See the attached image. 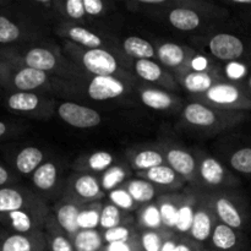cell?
<instances>
[{
	"instance_id": "1",
	"label": "cell",
	"mask_w": 251,
	"mask_h": 251,
	"mask_svg": "<svg viewBox=\"0 0 251 251\" xmlns=\"http://www.w3.org/2000/svg\"><path fill=\"white\" fill-rule=\"evenodd\" d=\"M181 117L189 125L200 129H226L245 119L244 112L221 110L199 100L186 104Z\"/></svg>"
},
{
	"instance_id": "2",
	"label": "cell",
	"mask_w": 251,
	"mask_h": 251,
	"mask_svg": "<svg viewBox=\"0 0 251 251\" xmlns=\"http://www.w3.org/2000/svg\"><path fill=\"white\" fill-rule=\"evenodd\" d=\"M48 73L0 59V87L14 92H34L48 82Z\"/></svg>"
},
{
	"instance_id": "3",
	"label": "cell",
	"mask_w": 251,
	"mask_h": 251,
	"mask_svg": "<svg viewBox=\"0 0 251 251\" xmlns=\"http://www.w3.org/2000/svg\"><path fill=\"white\" fill-rule=\"evenodd\" d=\"M200 98H203L205 104L227 112H244L251 109V97L247 91L232 82L218 81L205 95L200 96Z\"/></svg>"
},
{
	"instance_id": "4",
	"label": "cell",
	"mask_w": 251,
	"mask_h": 251,
	"mask_svg": "<svg viewBox=\"0 0 251 251\" xmlns=\"http://www.w3.org/2000/svg\"><path fill=\"white\" fill-rule=\"evenodd\" d=\"M208 48L215 58L226 63L240 60L248 51L245 42L240 37L230 33H218L212 36L208 42Z\"/></svg>"
},
{
	"instance_id": "5",
	"label": "cell",
	"mask_w": 251,
	"mask_h": 251,
	"mask_svg": "<svg viewBox=\"0 0 251 251\" xmlns=\"http://www.w3.org/2000/svg\"><path fill=\"white\" fill-rule=\"evenodd\" d=\"M60 119L77 129H90L100 124L102 117L97 110L74 102H64L58 107Z\"/></svg>"
},
{
	"instance_id": "6",
	"label": "cell",
	"mask_w": 251,
	"mask_h": 251,
	"mask_svg": "<svg viewBox=\"0 0 251 251\" xmlns=\"http://www.w3.org/2000/svg\"><path fill=\"white\" fill-rule=\"evenodd\" d=\"M215 215L221 223L238 230L242 229L247 222L245 207L235 199L227 195H220L211 201Z\"/></svg>"
},
{
	"instance_id": "7",
	"label": "cell",
	"mask_w": 251,
	"mask_h": 251,
	"mask_svg": "<svg viewBox=\"0 0 251 251\" xmlns=\"http://www.w3.org/2000/svg\"><path fill=\"white\" fill-rule=\"evenodd\" d=\"M47 240L43 232L20 234L0 230V251H46Z\"/></svg>"
},
{
	"instance_id": "8",
	"label": "cell",
	"mask_w": 251,
	"mask_h": 251,
	"mask_svg": "<svg viewBox=\"0 0 251 251\" xmlns=\"http://www.w3.org/2000/svg\"><path fill=\"white\" fill-rule=\"evenodd\" d=\"M81 64L95 76H113L119 70L117 58L105 49H87L81 54Z\"/></svg>"
},
{
	"instance_id": "9",
	"label": "cell",
	"mask_w": 251,
	"mask_h": 251,
	"mask_svg": "<svg viewBox=\"0 0 251 251\" xmlns=\"http://www.w3.org/2000/svg\"><path fill=\"white\" fill-rule=\"evenodd\" d=\"M41 199L24 188L5 186L0 188V218L9 213L22 211L36 205Z\"/></svg>"
},
{
	"instance_id": "10",
	"label": "cell",
	"mask_w": 251,
	"mask_h": 251,
	"mask_svg": "<svg viewBox=\"0 0 251 251\" xmlns=\"http://www.w3.org/2000/svg\"><path fill=\"white\" fill-rule=\"evenodd\" d=\"M167 164L185 181L196 183L199 179V164L195 157L186 150L171 147L164 151Z\"/></svg>"
},
{
	"instance_id": "11",
	"label": "cell",
	"mask_w": 251,
	"mask_h": 251,
	"mask_svg": "<svg viewBox=\"0 0 251 251\" xmlns=\"http://www.w3.org/2000/svg\"><path fill=\"white\" fill-rule=\"evenodd\" d=\"M126 90L125 82L117 76H93L87 93L93 100H109L123 96Z\"/></svg>"
},
{
	"instance_id": "12",
	"label": "cell",
	"mask_w": 251,
	"mask_h": 251,
	"mask_svg": "<svg viewBox=\"0 0 251 251\" xmlns=\"http://www.w3.org/2000/svg\"><path fill=\"white\" fill-rule=\"evenodd\" d=\"M215 227V211L212 208V203L211 201H201L198 203L193 226L189 232L190 238L196 243L206 242L211 238Z\"/></svg>"
},
{
	"instance_id": "13",
	"label": "cell",
	"mask_w": 251,
	"mask_h": 251,
	"mask_svg": "<svg viewBox=\"0 0 251 251\" xmlns=\"http://www.w3.org/2000/svg\"><path fill=\"white\" fill-rule=\"evenodd\" d=\"M157 58L164 66L173 70H181V74L188 73L189 63L194 53L189 48L176 43H163L157 48Z\"/></svg>"
},
{
	"instance_id": "14",
	"label": "cell",
	"mask_w": 251,
	"mask_h": 251,
	"mask_svg": "<svg viewBox=\"0 0 251 251\" xmlns=\"http://www.w3.org/2000/svg\"><path fill=\"white\" fill-rule=\"evenodd\" d=\"M199 178L211 188L234 183L233 176L228 174L221 162L213 157H203L199 163Z\"/></svg>"
},
{
	"instance_id": "15",
	"label": "cell",
	"mask_w": 251,
	"mask_h": 251,
	"mask_svg": "<svg viewBox=\"0 0 251 251\" xmlns=\"http://www.w3.org/2000/svg\"><path fill=\"white\" fill-rule=\"evenodd\" d=\"M135 71L142 80L151 83H158V85L168 87L173 90L176 87L173 77L168 73L162 69L158 63L150 59H144V60H137L135 63Z\"/></svg>"
},
{
	"instance_id": "16",
	"label": "cell",
	"mask_w": 251,
	"mask_h": 251,
	"mask_svg": "<svg viewBox=\"0 0 251 251\" xmlns=\"http://www.w3.org/2000/svg\"><path fill=\"white\" fill-rule=\"evenodd\" d=\"M43 103V98L34 92H12L6 97L7 109L19 114H36Z\"/></svg>"
},
{
	"instance_id": "17",
	"label": "cell",
	"mask_w": 251,
	"mask_h": 251,
	"mask_svg": "<svg viewBox=\"0 0 251 251\" xmlns=\"http://www.w3.org/2000/svg\"><path fill=\"white\" fill-rule=\"evenodd\" d=\"M82 206L78 203L74 202V201H65L59 206L56 210L55 221L61 228L64 233L68 235L69 238H74L78 232H80V227H78V215Z\"/></svg>"
},
{
	"instance_id": "18",
	"label": "cell",
	"mask_w": 251,
	"mask_h": 251,
	"mask_svg": "<svg viewBox=\"0 0 251 251\" xmlns=\"http://www.w3.org/2000/svg\"><path fill=\"white\" fill-rule=\"evenodd\" d=\"M139 176L150 181L153 185L169 186V188H178L179 185L183 184V181H185L168 164H162V166L154 167L146 172H140Z\"/></svg>"
},
{
	"instance_id": "19",
	"label": "cell",
	"mask_w": 251,
	"mask_h": 251,
	"mask_svg": "<svg viewBox=\"0 0 251 251\" xmlns=\"http://www.w3.org/2000/svg\"><path fill=\"white\" fill-rule=\"evenodd\" d=\"M217 82V78L211 73L188 71V73H184L180 75V83L188 92L193 93V95H205Z\"/></svg>"
},
{
	"instance_id": "20",
	"label": "cell",
	"mask_w": 251,
	"mask_h": 251,
	"mask_svg": "<svg viewBox=\"0 0 251 251\" xmlns=\"http://www.w3.org/2000/svg\"><path fill=\"white\" fill-rule=\"evenodd\" d=\"M213 247L220 251H239L240 245V235L238 230L217 223L211 235Z\"/></svg>"
},
{
	"instance_id": "21",
	"label": "cell",
	"mask_w": 251,
	"mask_h": 251,
	"mask_svg": "<svg viewBox=\"0 0 251 251\" xmlns=\"http://www.w3.org/2000/svg\"><path fill=\"white\" fill-rule=\"evenodd\" d=\"M44 153L41 149L27 146L22 149L15 157V168L24 176L33 174L36 169L43 163Z\"/></svg>"
},
{
	"instance_id": "22",
	"label": "cell",
	"mask_w": 251,
	"mask_h": 251,
	"mask_svg": "<svg viewBox=\"0 0 251 251\" xmlns=\"http://www.w3.org/2000/svg\"><path fill=\"white\" fill-rule=\"evenodd\" d=\"M73 189L76 195L86 201L97 200L104 195L100 181L91 174H81L74 180Z\"/></svg>"
},
{
	"instance_id": "23",
	"label": "cell",
	"mask_w": 251,
	"mask_h": 251,
	"mask_svg": "<svg viewBox=\"0 0 251 251\" xmlns=\"http://www.w3.org/2000/svg\"><path fill=\"white\" fill-rule=\"evenodd\" d=\"M168 21L174 28L180 31H193L200 26L201 17L199 12L189 7H176L168 14Z\"/></svg>"
},
{
	"instance_id": "24",
	"label": "cell",
	"mask_w": 251,
	"mask_h": 251,
	"mask_svg": "<svg viewBox=\"0 0 251 251\" xmlns=\"http://www.w3.org/2000/svg\"><path fill=\"white\" fill-rule=\"evenodd\" d=\"M140 100L146 107L154 110H168L176 103L172 95L158 88L144 87L140 91Z\"/></svg>"
},
{
	"instance_id": "25",
	"label": "cell",
	"mask_w": 251,
	"mask_h": 251,
	"mask_svg": "<svg viewBox=\"0 0 251 251\" xmlns=\"http://www.w3.org/2000/svg\"><path fill=\"white\" fill-rule=\"evenodd\" d=\"M46 227L47 233L44 235H46L47 247L49 248V251H75L70 238L61 230L58 223L55 225L49 216L47 218Z\"/></svg>"
},
{
	"instance_id": "26",
	"label": "cell",
	"mask_w": 251,
	"mask_h": 251,
	"mask_svg": "<svg viewBox=\"0 0 251 251\" xmlns=\"http://www.w3.org/2000/svg\"><path fill=\"white\" fill-rule=\"evenodd\" d=\"M75 251H107L102 234L97 229L80 230L71 238Z\"/></svg>"
},
{
	"instance_id": "27",
	"label": "cell",
	"mask_w": 251,
	"mask_h": 251,
	"mask_svg": "<svg viewBox=\"0 0 251 251\" xmlns=\"http://www.w3.org/2000/svg\"><path fill=\"white\" fill-rule=\"evenodd\" d=\"M58 180V168L53 162H44L32 174V183L39 191H50Z\"/></svg>"
},
{
	"instance_id": "28",
	"label": "cell",
	"mask_w": 251,
	"mask_h": 251,
	"mask_svg": "<svg viewBox=\"0 0 251 251\" xmlns=\"http://www.w3.org/2000/svg\"><path fill=\"white\" fill-rule=\"evenodd\" d=\"M198 203L195 196H185L179 200L178 218H176V232L181 233V234L190 232Z\"/></svg>"
},
{
	"instance_id": "29",
	"label": "cell",
	"mask_w": 251,
	"mask_h": 251,
	"mask_svg": "<svg viewBox=\"0 0 251 251\" xmlns=\"http://www.w3.org/2000/svg\"><path fill=\"white\" fill-rule=\"evenodd\" d=\"M123 48L127 55L132 56L137 60H144V59L151 60L156 55L154 47L149 41L137 36L126 37L123 42Z\"/></svg>"
},
{
	"instance_id": "30",
	"label": "cell",
	"mask_w": 251,
	"mask_h": 251,
	"mask_svg": "<svg viewBox=\"0 0 251 251\" xmlns=\"http://www.w3.org/2000/svg\"><path fill=\"white\" fill-rule=\"evenodd\" d=\"M64 34L73 42L81 44L88 49H98L102 46L100 37L85 27L69 25L64 28Z\"/></svg>"
},
{
	"instance_id": "31",
	"label": "cell",
	"mask_w": 251,
	"mask_h": 251,
	"mask_svg": "<svg viewBox=\"0 0 251 251\" xmlns=\"http://www.w3.org/2000/svg\"><path fill=\"white\" fill-rule=\"evenodd\" d=\"M164 161H166L164 154H162L161 152L156 150H142L132 154L131 167L140 173L162 166L164 164Z\"/></svg>"
},
{
	"instance_id": "32",
	"label": "cell",
	"mask_w": 251,
	"mask_h": 251,
	"mask_svg": "<svg viewBox=\"0 0 251 251\" xmlns=\"http://www.w3.org/2000/svg\"><path fill=\"white\" fill-rule=\"evenodd\" d=\"M136 203L150 202L156 196V186L145 179H132L125 186Z\"/></svg>"
},
{
	"instance_id": "33",
	"label": "cell",
	"mask_w": 251,
	"mask_h": 251,
	"mask_svg": "<svg viewBox=\"0 0 251 251\" xmlns=\"http://www.w3.org/2000/svg\"><path fill=\"white\" fill-rule=\"evenodd\" d=\"M157 205H158L159 213H161L163 227L168 228V229H173V228L176 229L179 201L173 198H169V196H164L158 201Z\"/></svg>"
},
{
	"instance_id": "34",
	"label": "cell",
	"mask_w": 251,
	"mask_h": 251,
	"mask_svg": "<svg viewBox=\"0 0 251 251\" xmlns=\"http://www.w3.org/2000/svg\"><path fill=\"white\" fill-rule=\"evenodd\" d=\"M114 157L107 151H97L88 154L83 159L82 167L92 172H105L112 167Z\"/></svg>"
},
{
	"instance_id": "35",
	"label": "cell",
	"mask_w": 251,
	"mask_h": 251,
	"mask_svg": "<svg viewBox=\"0 0 251 251\" xmlns=\"http://www.w3.org/2000/svg\"><path fill=\"white\" fill-rule=\"evenodd\" d=\"M139 221L140 225L147 228V230H161L163 227L158 205L154 203H150L142 208L139 215Z\"/></svg>"
},
{
	"instance_id": "36",
	"label": "cell",
	"mask_w": 251,
	"mask_h": 251,
	"mask_svg": "<svg viewBox=\"0 0 251 251\" xmlns=\"http://www.w3.org/2000/svg\"><path fill=\"white\" fill-rule=\"evenodd\" d=\"M22 36V29L10 17L0 15V44L17 42Z\"/></svg>"
},
{
	"instance_id": "37",
	"label": "cell",
	"mask_w": 251,
	"mask_h": 251,
	"mask_svg": "<svg viewBox=\"0 0 251 251\" xmlns=\"http://www.w3.org/2000/svg\"><path fill=\"white\" fill-rule=\"evenodd\" d=\"M126 169L123 166H112L103 173L100 179V185L105 191H112L118 189V186L126 178Z\"/></svg>"
},
{
	"instance_id": "38",
	"label": "cell",
	"mask_w": 251,
	"mask_h": 251,
	"mask_svg": "<svg viewBox=\"0 0 251 251\" xmlns=\"http://www.w3.org/2000/svg\"><path fill=\"white\" fill-rule=\"evenodd\" d=\"M100 211L102 208L100 207V205H91L88 207L81 208L77 220L80 230L96 229L100 226Z\"/></svg>"
},
{
	"instance_id": "39",
	"label": "cell",
	"mask_w": 251,
	"mask_h": 251,
	"mask_svg": "<svg viewBox=\"0 0 251 251\" xmlns=\"http://www.w3.org/2000/svg\"><path fill=\"white\" fill-rule=\"evenodd\" d=\"M229 164L238 173L251 176V147H242L233 152L229 157Z\"/></svg>"
},
{
	"instance_id": "40",
	"label": "cell",
	"mask_w": 251,
	"mask_h": 251,
	"mask_svg": "<svg viewBox=\"0 0 251 251\" xmlns=\"http://www.w3.org/2000/svg\"><path fill=\"white\" fill-rule=\"evenodd\" d=\"M122 222V211L113 203H107L100 211V227L104 230L119 227Z\"/></svg>"
},
{
	"instance_id": "41",
	"label": "cell",
	"mask_w": 251,
	"mask_h": 251,
	"mask_svg": "<svg viewBox=\"0 0 251 251\" xmlns=\"http://www.w3.org/2000/svg\"><path fill=\"white\" fill-rule=\"evenodd\" d=\"M167 239L163 230H146L141 234L140 243L144 251H161Z\"/></svg>"
},
{
	"instance_id": "42",
	"label": "cell",
	"mask_w": 251,
	"mask_h": 251,
	"mask_svg": "<svg viewBox=\"0 0 251 251\" xmlns=\"http://www.w3.org/2000/svg\"><path fill=\"white\" fill-rule=\"evenodd\" d=\"M108 196H109L110 203L117 206L119 210H125V211L134 210L135 205H136L135 200L131 198L129 191H127L125 188L114 189V190L109 191V195Z\"/></svg>"
},
{
	"instance_id": "43",
	"label": "cell",
	"mask_w": 251,
	"mask_h": 251,
	"mask_svg": "<svg viewBox=\"0 0 251 251\" xmlns=\"http://www.w3.org/2000/svg\"><path fill=\"white\" fill-rule=\"evenodd\" d=\"M104 243L109 244H115V243H126L135 238L136 235L131 232L129 227L125 226H119V227L112 228V229L104 230L102 234Z\"/></svg>"
},
{
	"instance_id": "44",
	"label": "cell",
	"mask_w": 251,
	"mask_h": 251,
	"mask_svg": "<svg viewBox=\"0 0 251 251\" xmlns=\"http://www.w3.org/2000/svg\"><path fill=\"white\" fill-rule=\"evenodd\" d=\"M249 66L244 61H229L225 66V75L229 81H240L248 77Z\"/></svg>"
},
{
	"instance_id": "45",
	"label": "cell",
	"mask_w": 251,
	"mask_h": 251,
	"mask_svg": "<svg viewBox=\"0 0 251 251\" xmlns=\"http://www.w3.org/2000/svg\"><path fill=\"white\" fill-rule=\"evenodd\" d=\"M210 59L202 54H194L189 63V70L195 71V73H210Z\"/></svg>"
},
{
	"instance_id": "46",
	"label": "cell",
	"mask_w": 251,
	"mask_h": 251,
	"mask_svg": "<svg viewBox=\"0 0 251 251\" xmlns=\"http://www.w3.org/2000/svg\"><path fill=\"white\" fill-rule=\"evenodd\" d=\"M65 12L69 17L74 20L82 19L86 15L83 0H68L65 2Z\"/></svg>"
},
{
	"instance_id": "47",
	"label": "cell",
	"mask_w": 251,
	"mask_h": 251,
	"mask_svg": "<svg viewBox=\"0 0 251 251\" xmlns=\"http://www.w3.org/2000/svg\"><path fill=\"white\" fill-rule=\"evenodd\" d=\"M140 249H142L141 243L136 237L126 243H115L105 247L107 251H140Z\"/></svg>"
},
{
	"instance_id": "48",
	"label": "cell",
	"mask_w": 251,
	"mask_h": 251,
	"mask_svg": "<svg viewBox=\"0 0 251 251\" xmlns=\"http://www.w3.org/2000/svg\"><path fill=\"white\" fill-rule=\"evenodd\" d=\"M83 6L87 15L91 16H98L104 11V2L100 0H83Z\"/></svg>"
},
{
	"instance_id": "49",
	"label": "cell",
	"mask_w": 251,
	"mask_h": 251,
	"mask_svg": "<svg viewBox=\"0 0 251 251\" xmlns=\"http://www.w3.org/2000/svg\"><path fill=\"white\" fill-rule=\"evenodd\" d=\"M174 251H202L199 247L198 243L194 242L193 239H184L181 242L176 243V250Z\"/></svg>"
},
{
	"instance_id": "50",
	"label": "cell",
	"mask_w": 251,
	"mask_h": 251,
	"mask_svg": "<svg viewBox=\"0 0 251 251\" xmlns=\"http://www.w3.org/2000/svg\"><path fill=\"white\" fill-rule=\"evenodd\" d=\"M14 180L12 174L5 168L2 164H0V188H5V186H10L11 181Z\"/></svg>"
},
{
	"instance_id": "51",
	"label": "cell",
	"mask_w": 251,
	"mask_h": 251,
	"mask_svg": "<svg viewBox=\"0 0 251 251\" xmlns=\"http://www.w3.org/2000/svg\"><path fill=\"white\" fill-rule=\"evenodd\" d=\"M176 240L168 238V239L164 242V244H163V247H162L161 251H174V250H176Z\"/></svg>"
},
{
	"instance_id": "52",
	"label": "cell",
	"mask_w": 251,
	"mask_h": 251,
	"mask_svg": "<svg viewBox=\"0 0 251 251\" xmlns=\"http://www.w3.org/2000/svg\"><path fill=\"white\" fill-rule=\"evenodd\" d=\"M140 4L149 5V6H157V5H163L164 0H140Z\"/></svg>"
},
{
	"instance_id": "53",
	"label": "cell",
	"mask_w": 251,
	"mask_h": 251,
	"mask_svg": "<svg viewBox=\"0 0 251 251\" xmlns=\"http://www.w3.org/2000/svg\"><path fill=\"white\" fill-rule=\"evenodd\" d=\"M7 132H9V125H7L6 123H4L0 120V139H2L4 136H6Z\"/></svg>"
},
{
	"instance_id": "54",
	"label": "cell",
	"mask_w": 251,
	"mask_h": 251,
	"mask_svg": "<svg viewBox=\"0 0 251 251\" xmlns=\"http://www.w3.org/2000/svg\"><path fill=\"white\" fill-rule=\"evenodd\" d=\"M232 4L238 6H251V0H233Z\"/></svg>"
},
{
	"instance_id": "55",
	"label": "cell",
	"mask_w": 251,
	"mask_h": 251,
	"mask_svg": "<svg viewBox=\"0 0 251 251\" xmlns=\"http://www.w3.org/2000/svg\"><path fill=\"white\" fill-rule=\"evenodd\" d=\"M248 87H249V90H250V92H251V76H249V77H248Z\"/></svg>"
},
{
	"instance_id": "56",
	"label": "cell",
	"mask_w": 251,
	"mask_h": 251,
	"mask_svg": "<svg viewBox=\"0 0 251 251\" xmlns=\"http://www.w3.org/2000/svg\"><path fill=\"white\" fill-rule=\"evenodd\" d=\"M202 251H208V250H202Z\"/></svg>"
},
{
	"instance_id": "57",
	"label": "cell",
	"mask_w": 251,
	"mask_h": 251,
	"mask_svg": "<svg viewBox=\"0 0 251 251\" xmlns=\"http://www.w3.org/2000/svg\"><path fill=\"white\" fill-rule=\"evenodd\" d=\"M46 251H47V250H46Z\"/></svg>"
}]
</instances>
